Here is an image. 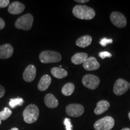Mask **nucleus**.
Returning a JSON list of instances; mask_svg holds the SVG:
<instances>
[{"instance_id": "nucleus-1", "label": "nucleus", "mask_w": 130, "mask_h": 130, "mask_svg": "<svg viewBox=\"0 0 130 130\" xmlns=\"http://www.w3.org/2000/svg\"><path fill=\"white\" fill-rule=\"evenodd\" d=\"M73 14L77 18L83 20H90L95 16V12L92 8L84 5H77L72 10Z\"/></svg>"}, {"instance_id": "nucleus-2", "label": "nucleus", "mask_w": 130, "mask_h": 130, "mask_svg": "<svg viewBox=\"0 0 130 130\" xmlns=\"http://www.w3.org/2000/svg\"><path fill=\"white\" fill-rule=\"evenodd\" d=\"M39 116V109L35 104H30L23 111L24 120L27 123H32L37 121Z\"/></svg>"}, {"instance_id": "nucleus-3", "label": "nucleus", "mask_w": 130, "mask_h": 130, "mask_svg": "<svg viewBox=\"0 0 130 130\" xmlns=\"http://www.w3.org/2000/svg\"><path fill=\"white\" fill-rule=\"evenodd\" d=\"M34 18L31 14L28 13L21 16L15 22L16 28L19 30L28 31L31 28Z\"/></svg>"}, {"instance_id": "nucleus-4", "label": "nucleus", "mask_w": 130, "mask_h": 130, "mask_svg": "<svg viewBox=\"0 0 130 130\" xmlns=\"http://www.w3.org/2000/svg\"><path fill=\"white\" fill-rule=\"evenodd\" d=\"M39 59L43 63H56L61 60V56L56 51H44L40 54Z\"/></svg>"}, {"instance_id": "nucleus-5", "label": "nucleus", "mask_w": 130, "mask_h": 130, "mask_svg": "<svg viewBox=\"0 0 130 130\" xmlns=\"http://www.w3.org/2000/svg\"><path fill=\"white\" fill-rule=\"evenodd\" d=\"M115 125V120L111 116H105L97 121L94 124L96 130H110Z\"/></svg>"}, {"instance_id": "nucleus-6", "label": "nucleus", "mask_w": 130, "mask_h": 130, "mask_svg": "<svg viewBox=\"0 0 130 130\" xmlns=\"http://www.w3.org/2000/svg\"><path fill=\"white\" fill-rule=\"evenodd\" d=\"M82 83L87 89L95 90L98 87L100 83V79L97 76L92 74H87L83 78Z\"/></svg>"}, {"instance_id": "nucleus-7", "label": "nucleus", "mask_w": 130, "mask_h": 130, "mask_svg": "<svg viewBox=\"0 0 130 130\" xmlns=\"http://www.w3.org/2000/svg\"><path fill=\"white\" fill-rule=\"evenodd\" d=\"M130 88V84L124 79L119 78L115 82L113 87V92L116 95L121 96L127 92Z\"/></svg>"}, {"instance_id": "nucleus-8", "label": "nucleus", "mask_w": 130, "mask_h": 130, "mask_svg": "<svg viewBox=\"0 0 130 130\" xmlns=\"http://www.w3.org/2000/svg\"><path fill=\"white\" fill-rule=\"evenodd\" d=\"M66 112L68 116L71 117H79L84 112V107L79 104H71L66 108Z\"/></svg>"}, {"instance_id": "nucleus-9", "label": "nucleus", "mask_w": 130, "mask_h": 130, "mask_svg": "<svg viewBox=\"0 0 130 130\" xmlns=\"http://www.w3.org/2000/svg\"><path fill=\"white\" fill-rule=\"evenodd\" d=\"M110 20L114 25L119 28H123L126 25L125 16L121 13L113 12L110 15Z\"/></svg>"}, {"instance_id": "nucleus-10", "label": "nucleus", "mask_w": 130, "mask_h": 130, "mask_svg": "<svg viewBox=\"0 0 130 130\" xmlns=\"http://www.w3.org/2000/svg\"><path fill=\"white\" fill-rule=\"evenodd\" d=\"M36 75V69L34 65L30 64L26 68L23 73V78L26 82H31L35 79Z\"/></svg>"}, {"instance_id": "nucleus-11", "label": "nucleus", "mask_w": 130, "mask_h": 130, "mask_svg": "<svg viewBox=\"0 0 130 130\" xmlns=\"http://www.w3.org/2000/svg\"><path fill=\"white\" fill-rule=\"evenodd\" d=\"M13 48L10 44H4L0 46V59H7L12 56Z\"/></svg>"}, {"instance_id": "nucleus-12", "label": "nucleus", "mask_w": 130, "mask_h": 130, "mask_svg": "<svg viewBox=\"0 0 130 130\" xmlns=\"http://www.w3.org/2000/svg\"><path fill=\"white\" fill-rule=\"evenodd\" d=\"M100 64L94 57H88L85 62L83 63V68L87 71H95L99 69Z\"/></svg>"}, {"instance_id": "nucleus-13", "label": "nucleus", "mask_w": 130, "mask_h": 130, "mask_svg": "<svg viewBox=\"0 0 130 130\" xmlns=\"http://www.w3.org/2000/svg\"><path fill=\"white\" fill-rule=\"evenodd\" d=\"M24 10H25L24 4L18 1H15V2L11 3L8 7V11L9 13L12 14H19L23 12Z\"/></svg>"}, {"instance_id": "nucleus-14", "label": "nucleus", "mask_w": 130, "mask_h": 130, "mask_svg": "<svg viewBox=\"0 0 130 130\" xmlns=\"http://www.w3.org/2000/svg\"><path fill=\"white\" fill-rule=\"evenodd\" d=\"M110 107V103L105 100H101L96 104V107L94 112L96 115H100L108 110Z\"/></svg>"}, {"instance_id": "nucleus-15", "label": "nucleus", "mask_w": 130, "mask_h": 130, "mask_svg": "<svg viewBox=\"0 0 130 130\" xmlns=\"http://www.w3.org/2000/svg\"><path fill=\"white\" fill-rule=\"evenodd\" d=\"M51 83V78L48 75H45L40 79L38 84V89L40 91H45Z\"/></svg>"}, {"instance_id": "nucleus-16", "label": "nucleus", "mask_w": 130, "mask_h": 130, "mask_svg": "<svg viewBox=\"0 0 130 130\" xmlns=\"http://www.w3.org/2000/svg\"><path fill=\"white\" fill-rule=\"evenodd\" d=\"M45 104L50 108H55L58 107V101L57 99L53 94L48 93L45 97Z\"/></svg>"}, {"instance_id": "nucleus-17", "label": "nucleus", "mask_w": 130, "mask_h": 130, "mask_svg": "<svg viewBox=\"0 0 130 130\" xmlns=\"http://www.w3.org/2000/svg\"><path fill=\"white\" fill-rule=\"evenodd\" d=\"M88 58V55L85 53H78L71 58V61L75 64H83Z\"/></svg>"}, {"instance_id": "nucleus-18", "label": "nucleus", "mask_w": 130, "mask_h": 130, "mask_svg": "<svg viewBox=\"0 0 130 130\" xmlns=\"http://www.w3.org/2000/svg\"><path fill=\"white\" fill-rule=\"evenodd\" d=\"M92 38L90 36L85 35L78 39L76 41V45L81 48H86L92 43Z\"/></svg>"}, {"instance_id": "nucleus-19", "label": "nucleus", "mask_w": 130, "mask_h": 130, "mask_svg": "<svg viewBox=\"0 0 130 130\" xmlns=\"http://www.w3.org/2000/svg\"><path fill=\"white\" fill-rule=\"evenodd\" d=\"M51 72L54 77L58 79L63 78L68 75L67 71L60 68L54 67L52 68Z\"/></svg>"}, {"instance_id": "nucleus-20", "label": "nucleus", "mask_w": 130, "mask_h": 130, "mask_svg": "<svg viewBox=\"0 0 130 130\" xmlns=\"http://www.w3.org/2000/svg\"><path fill=\"white\" fill-rule=\"evenodd\" d=\"M75 90V86L72 83H68L64 84L62 89L61 92L64 96H70L73 93Z\"/></svg>"}, {"instance_id": "nucleus-21", "label": "nucleus", "mask_w": 130, "mask_h": 130, "mask_svg": "<svg viewBox=\"0 0 130 130\" xmlns=\"http://www.w3.org/2000/svg\"><path fill=\"white\" fill-rule=\"evenodd\" d=\"M24 101L21 98H12L10 100L9 105L12 108H14L17 106H21L23 104Z\"/></svg>"}, {"instance_id": "nucleus-22", "label": "nucleus", "mask_w": 130, "mask_h": 130, "mask_svg": "<svg viewBox=\"0 0 130 130\" xmlns=\"http://www.w3.org/2000/svg\"><path fill=\"white\" fill-rule=\"evenodd\" d=\"M12 111L7 107H5L2 111L0 112V119L1 121H5L9 118L12 115Z\"/></svg>"}, {"instance_id": "nucleus-23", "label": "nucleus", "mask_w": 130, "mask_h": 130, "mask_svg": "<svg viewBox=\"0 0 130 130\" xmlns=\"http://www.w3.org/2000/svg\"><path fill=\"white\" fill-rule=\"evenodd\" d=\"M64 125L66 128V130H73V126L71 123V121L69 118H65L64 120Z\"/></svg>"}, {"instance_id": "nucleus-24", "label": "nucleus", "mask_w": 130, "mask_h": 130, "mask_svg": "<svg viewBox=\"0 0 130 130\" xmlns=\"http://www.w3.org/2000/svg\"><path fill=\"white\" fill-rule=\"evenodd\" d=\"M113 43V40L111 39H107L106 37L102 38L100 42V44L102 46H105L107 45L110 44V43Z\"/></svg>"}, {"instance_id": "nucleus-25", "label": "nucleus", "mask_w": 130, "mask_h": 130, "mask_svg": "<svg viewBox=\"0 0 130 130\" xmlns=\"http://www.w3.org/2000/svg\"><path fill=\"white\" fill-rule=\"evenodd\" d=\"M111 54L108 51H102L99 53V57L102 59H104L105 58L111 57Z\"/></svg>"}, {"instance_id": "nucleus-26", "label": "nucleus", "mask_w": 130, "mask_h": 130, "mask_svg": "<svg viewBox=\"0 0 130 130\" xmlns=\"http://www.w3.org/2000/svg\"><path fill=\"white\" fill-rule=\"evenodd\" d=\"M9 0H0V9L7 7L9 5Z\"/></svg>"}, {"instance_id": "nucleus-27", "label": "nucleus", "mask_w": 130, "mask_h": 130, "mask_svg": "<svg viewBox=\"0 0 130 130\" xmlns=\"http://www.w3.org/2000/svg\"><path fill=\"white\" fill-rule=\"evenodd\" d=\"M5 94V89L2 86L0 85V98L4 96Z\"/></svg>"}, {"instance_id": "nucleus-28", "label": "nucleus", "mask_w": 130, "mask_h": 130, "mask_svg": "<svg viewBox=\"0 0 130 130\" xmlns=\"http://www.w3.org/2000/svg\"><path fill=\"white\" fill-rule=\"evenodd\" d=\"M5 25H6V24H5L4 21L0 18V30H2L4 28Z\"/></svg>"}, {"instance_id": "nucleus-29", "label": "nucleus", "mask_w": 130, "mask_h": 130, "mask_svg": "<svg viewBox=\"0 0 130 130\" xmlns=\"http://www.w3.org/2000/svg\"><path fill=\"white\" fill-rule=\"evenodd\" d=\"M75 1L79 3H88L89 1V0H75Z\"/></svg>"}, {"instance_id": "nucleus-30", "label": "nucleus", "mask_w": 130, "mask_h": 130, "mask_svg": "<svg viewBox=\"0 0 130 130\" xmlns=\"http://www.w3.org/2000/svg\"><path fill=\"white\" fill-rule=\"evenodd\" d=\"M122 130H130V128H123Z\"/></svg>"}, {"instance_id": "nucleus-31", "label": "nucleus", "mask_w": 130, "mask_h": 130, "mask_svg": "<svg viewBox=\"0 0 130 130\" xmlns=\"http://www.w3.org/2000/svg\"><path fill=\"white\" fill-rule=\"evenodd\" d=\"M10 130H19V129H18V128H13Z\"/></svg>"}, {"instance_id": "nucleus-32", "label": "nucleus", "mask_w": 130, "mask_h": 130, "mask_svg": "<svg viewBox=\"0 0 130 130\" xmlns=\"http://www.w3.org/2000/svg\"><path fill=\"white\" fill-rule=\"evenodd\" d=\"M128 117H129V119L130 121V111L129 112V113H128Z\"/></svg>"}, {"instance_id": "nucleus-33", "label": "nucleus", "mask_w": 130, "mask_h": 130, "mask_svg": "<svg viewBox=\"0 0 130 130\" xmlns=\"http://www.w3.org/2000/svg\"><path fill=\"white\" fill-rule=\"evenodd\" d=\"M1 120L0 119V125H1Z\"/></svg>"}]
</instances>
